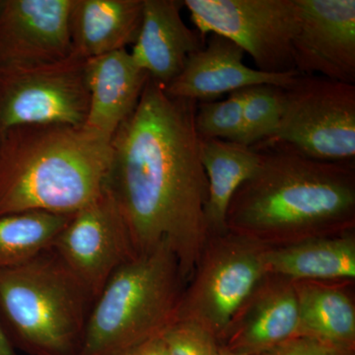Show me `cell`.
Here are the masks:
<instances>
[{
	"label": "cell",
	"mask_w": 355,
	"mask_h": 355,
	"mask_svg": "<svg viewBox=\"0 0 355 355\" xmlns=\"http://www.w3.org/2000/svg\"><path fill=\"white\" fill-rule=\"evenodd\" d=\"M200 160L209 184L205 220L210 237L228 232L226 216L236 191L256 172V147L220 139L200 140Z\"/></svg>",
	"instance_id": "cell-20"
},
{
	"label": "cell",
	"mask_w": 355,
	"mask_h": 355,
	"mask_svg": "<svg viewBox=\"0 0 355 355\" xmlns=\"http://www.w3.org/2000/svg\"><path fill=\"white\" fill-rule=\"evenodd\" d=\"M243 144L254 146L272 139L284 113L286 89L270 84L244 89Z\"/></svg>",
	"instance_id": "cell-22"
},
{
	"label": "cell",
	"mask_w": 355,
	"mask_h": 355,
	"mask_svg": "<svg viewBox=\"0 0 355 355\" xmlns=\"http://www.w3.org/2000/svg\"><path fill=\"white\" fill-rule=\"evenodd\" d=\"M259 355H355V349L298 335Z\"/></svg>",
	"instance_id": "cell-25"
},
{
	"label": "cell",
	"mask_w": 355,
	"mask_h": 355,
	"mask_svg": "<svg viewBox=\"0 0 355 355\" xmlns=\"http://www.w3.org/2000/svg\"><path fill=\"white\" fill-rule=\"evenodd\" d=\"M219 355H236V354H232V352H229V350L227 349H226V347H222V345H220V354H219Z\"/></svg>",
	"instance_id": "cell-28"
},
{
	"label": "cell",
	"mask_w": 355,
	"mask_h": 355,
	"mask_svg": "<svg viewBox=\"0 0 355 355\" xmlns=\"http://www.w3.org/2000/svg\"><path fill=\"white\" fill-rule=\"evenodd\" d=\"M266 250L230 232L210 237L184 287L177 320L200 324L221 345L268 275Z\"/></svg>",
	"instance_id": "cell-6"
},
{
	"label": "cell",
	"mask_w": 355,
	"mask_h": 355,
	"mask_svg": "<svg viewBox=\"0 0 355 355\" xmlns=\"http://www.w3.org/2000/svg\"><path fill=\"white\" fill-rule=\"evenodd\" d=\"M183 8V0H144L141 26L130 51L140 69L164 88L205 44L197 30L184 24Z\"/></svg>",
	"instance_id": "cell-15"
},
{
	"label": "cell",
	"mask_w": 355,
	"mask_h": 355,
	"mask_svg": "<svg viewBox=\"0 0 355 355\" xmlns=\"http://www.w3.org/2000/svg\"><path fill=\"white\" fill-rule=\"evenodd\" d=\"M71 216L43 211L0 216V270L51 249Z\"/></svg>",
	"instance_id": "cell-21"
},
{
	"label": "cell",
	"mask_w": 355,
	"mask_h": 355,
	"mask_svg": "<svg viewBox=\"0 0 355 355\" xmlns=\"http://www.w3.org/2000/svg\"><path fill=\"white\" fill-rule=\"evenodd\" d=\"M170 355H219L216 336L200 324L177 320L163 334Z\"/></svg>",
	"instance_id": "cell-24"
},
{
	"label": "cell",
	"mask_w": 355,
	"mask_h": 355,
	"mask_svg": "<svg viewBox=\"0 0 355 355\" xmlns=\"http://www.w3.org/2000/svg\"><path fill=\"white\" fill-rule=\"evenodd\" d=\"M187 280L166 243L123 263L95 298L76 355H120L177 321Z\"/></svg>",
	"instance_id": "cell-4"
},
{
	"label": "cell",
	"mask_w": 355,
	"mask_h": 355,
	"mask_svg": "<svg viewBox=\"0 0 355 355\" xmlns=\"http://www.w3.org/2000/svg\"><path fill=\"white\" fill-rule=\"evenodd\" d=\"M111 142L69 125H24L0 144V216L73 214L104 190Z\"/></svg>",
	"instance_id": "cell-3"
},
{
	"label": "cell",
	"mask_w": 355,
	"mask_h": 355,
	"mask_svg": "<svg viewBox=\"0 0 355 355\" xmlns=\"http://www.w3.org/2000/svg\"><path fill=\"white\" fill-rule=\"evenodd\" d=\"M87 60L71 53L58 62L0 64V144L24 125L83 127L88 114Z\"/></svg>",
	"instance_id": "cell-7"
},
{
	"label": "cell",
	"mask_w": 355,
	"mask_h": 355,
	"mask_svg": "<svg viewBox=\"0 0 355 355\" xmlns=\"http://www.w3.org/2000/svg\"><path fill=\"white\" fill-rule=\"evenodd\" d=\"M148 77L127 49L89 58L86 62L89 108L83 128L111 142L137 107Z\"/></svg>",
	"instance_id": "cell-16"
},
{
	"label": "cell",
	"mask_w": 355,
	"mask_h": 355,
	"mask_svg": "<svg viewBox=\"0 0 355 355\" xmlns=\"http://www.w3.org/2000/svg\"><path fill=\"white\" fill-rule=\"evenodd\" d=\"M244 89L230 93L221 101L198 103L195 128L200 140L220 139L243 144Z\"/></svg>",
	"instance_id": "cell-23"
},
{
	"label": "cell",
	"mask_w": 355,
	"mask_h": 355,
	"mask_svg": "<svg viewBox=\"0 0 355 355\" xmlns=\"http://www.w3.org/2000/svg\"><path fill=\"white\" fill-rule=\"evenodd\" d=\"M268 275L291 282H343L355 279V231L266 248Z\"/></svg>",
	"instance_id": "cell-18"
},
{
	"label": "cell",
	"mask_w": 355,
	"mask_h": 355,
	"mask_svg": "<svg viewBox=\"0 0 355 355\" xmlns=\"http://www.w3.org/2000/svg\"><path fill=\"white\" fill-rule=\"evenodd\" d=\"M244 51L217 34L187 60L183 70L165 88L168 95L197 103L216 101L224 94L261 84L291 87L298 72L266 73L244 62Z\"/></svg>",
	"instance_id": "cell-13"
},
{
	"label": "cell",
	"mask_w": 355,
	"mask_h": 355,
	"mask_svg": "<svg viewBox=\"0 0 355 355\" xmlns=\"http://www.w3.org/2000/svg\"><path fill=\"white\" fill-rule=\"evenodd\" d=\"M0 355H18L0 321Z\"/></svg>",
	"instance_id": "cell-27"
},
{
	"label": "cell",
	"mask_w": 355,
	"mask_h": 355,
	"mask_svg": "<svg viewBox=\"0 0 355 355\" xmlns=\"http://www.w3.org/2000/svg\"><path fill=\"white\" fill-rule=\"evenodd\" d=\"M310 158L355 161V85L298 74L272 139Z\"/></svg>",
	"instance_id": "cell-9"
},
{
	"label": "cell",
	"mask_w": 355,
	"mask_h": 355,
	"mask_svg": "<svg viewBox=\"0 0 355 355\" xmlns=\"http://www.w3.org/2000/svg\"><path fill=\"white\" fill-rule=\"evenodd\" d=\"M197 105L168 95L148 77L137 107L111 140L105 181L137 256L166 243L187 282L209 239Z\"/></svg>",
	"instance_id": "cell-1"
},
{
	"label": "cell",
	"mask_w": 355,
	"mask_h": 355,
	"mask_svg": "<svg viewBox=\"0 0 355 355\" xmlns=\"http://www.w3.org/2000/svg\"><path fill=\"white\" fill-rule=\"evenodd\" d=\"M51 248L94 300L116 270L137 257L127 224L105 187L72 214Z\"/></svg>",
	"instance_id": "cell-10"
},
{
	"label": "cell",
	"mask_w": 355,
	"mask_h": 355,
	"mask_svg": "<svg viewBox=\"0 0 355 355\" xmlns=\"http://www.w3.org/2000/svg\"><path fill=\"white\" fill-rule=\"evenodd\" d=\"M144 0H73L69 15L72 53L89 58L135 43Z\"/></svg>",
	"instance_id": "cell-17"
},
{
	"label": "cell",
	"mask_w": 355,
	"mask_h": 355,
	"mask_svg": "<svg viewBox=\"0 0 355 355\" xmlns=\"http://www.w3.org/2000/svg\"><path fill=\"white\" fill-rule=\"evenodd\" d=\"M231 200L228 232L266 248L355 231V161H322L275 140Z\"/></svg>",
	"instance_id": "cell-2"
},
{
	"label": "cell",
	"mask_w": 355,
	"mask_h": 355,
	"mask_svg": "<svg viewBox=\"0 0 355 355\" xmlns=\"http://www.w3.org/2000/svg\"><path fill=\"white\" fill-rule=\"evenodd\" d=\"M73 0H0V64L58 62L72 53Z\"/></svg>",
	"instance_id": "cell-12"
},
{
	"label": "cell",
	"mask_w": 355,
	"mask_h": 355,
	"mask_svg": "<svg viewBox=\"0 0 355 355\" xmlns=\"http://www.w3.org/2000/svg\"><path fill=\"white\" fill-rule=\"evenodd\" d=\"M298 334L294 282L268 275L236 317L220 345L236 355H259Z\"/></svg>",
	"instance_id": "cell-14"
},
{
	"label": "cell",
	"mask_w": 355,
	"mask_h": 355,
	"mask_svg": "<svg viewBox=\"0 0 355 355\" xmlns=\"http://www.w3.org/2000/svg\"><path fill=\"white\" fill-rule=\"evenodd\" d=\"M196 30L205 38L226 37L266 73L296 71L293 42L300 27L297 0H183Z\"/></svg>",
	"instance_id": "cell-8"
},
{
	"label": "cell",
	"mask_w": 355,
	"mask_h": 355,
	"mask_svg": "<svg viewBox=\"0 0 355 355\" xmlns=\"http://www.w3.org/2000/svg\"><path fill=\"white\" fill-rule=\"evenodd\" d=\"M120 355H170L162 335L135 345Z\"/></svg>",
	"instance_id": "cell-26"
},
{
	"label": "cell",
	"mask_w": 355,
	"mask_h": 355,
	"mask_svg": "<svg viewBox=\"0 0 355 355\" xmlns=\"http://www.w3.org/2000/svg\"><path fill=\"white\" fill-rule=\"evenodd\" d=\"M299 307L298 335L355 349L354 282H293Z\"/></svg>",
	"instance_id": "cell-19"
},
{
	"label": "cell",
	"mask_w": 355,
	"mask_h": 355,
	"mask_svg": "<svg viewBox=\"0 0 355 355\" xmlns=\"http://www.w3.org/2000/svg\"><path fill=\"white\" fill-rule=\"evenodd\" d=\"M296 71L355 85L354 0H297Z\"/></svg>",
	"instance_id": "cell-11"
},
{
	"label": "cell",
	"mask_w": 355,
	"mask_h": 355,
	"mask_svg": "<svg viewBox=\"0 0 355 355\" xmlns=\"http://www.w3.org/2000/svg\"><path fill=\"white\" fill-rule=\"evenodd\" d=\"M93 302L53 248L0 270V321L29 355H76Z\"/></svg>",
	"instance_id": "cell-5"
}]
</instances>
